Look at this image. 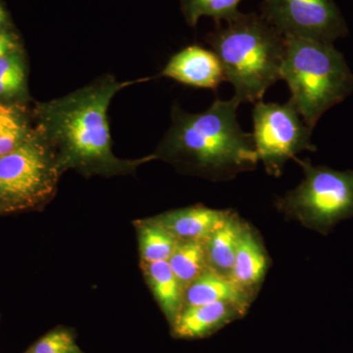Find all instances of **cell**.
Instances as JSON below:
<instances>
[{
    "instance_id": "cell-1",
    "label": "cell",
    "mask_w": 353,
    "mask_h": 353,
    "mask_svg": "<svg viewBox=\"0 0 353 353\" xmlns=\"http://www.w3.org/2000/svg\"><path fill=\"white\" fill-rule=\"evenodd\" d=\"M148 80L118 82L114 77H104L63 97L39 104L37 132L54 152L61 170L78 167L115 172L141 162L123 161L114 157L108 112L120 90Z\"/></svg>"
},
{
    "instance_id": "cell-11",
    "label": "cell",
    "mask_w": 353,
    "mask_h": 353,
    "mask_svg": "<svg viewBox=\"0 0 353 353\" xmlns=\"http://www.w3.org/2000/svg\"><path fill=\"white\" fill-rule=\"evenodd\" d=\"M246 309L232 303H215L183 308L172 324L178 338H203L245 315Z\"/></svg>"
},
{
    "instance_id": "cell-10",
    "label": "cell",
    "mask_w": 353,
    "mask_h": 353,
    "mask_svg": "<svg viewBox=\"0 0 353 353\" xmlns=\"http://www.w3.org/2000/svg\"><path fill=\"white\" fill-rule=\"evenodd\" d=\"M231 214L229 210L196 205L169 211L152 218V220L179 241H206Z\"/></svg>"
},
{
    "instance_id": "cell-18",
    "label": "cell",
    "mask_w": 353,
    "mask_h": 353,
    "mask_svg": "<svg viewBox=\"0 0 353 353\" xmlns=\"http://www.w3.org/2000/svg\"><path fill=\"white\" fill-rule=\"evenodd\" d=\"M241 0H180L188 24L194 27L203 16L213 18L216 24L234 19L240 14Z\"/></svg>"
},
{
    "instance_id": "cell-24",
    "label": "cell",
    "mask_w": 353,
    "mask_h": 353,
    "mask_svg": "<svg viewBox=\"0 0 353 353\" xmlns=\"http://www.w3.org/2000/svg\"><path fill=\"white\" fill-rule=\"evenodd\" d=\"M74 353H81L80 350H78V352H74Z\"/></svg>"
},
{
    "instance_id": "cell-21",
    "label": "cell",
    "mask_w": 353,
    "mask_h": 353,
    "mask_svg": "<svg viewBox=\"0 0 353 353\" xmlns=\"http://www.w3.org/2000/svg\"><path fill=\"white\" fill-rule=\"evenodd\" d=\"M77 350L79 348L71 333L65 330H55L37 341L26 353H60Z\"/></svg>"
},
{
    "instance_id": "cell-17",
    "label": "cell",
    "mask_w": 353,
    "mask_h": 353,
    "mask_svg": "<svg viewBox=\"0 0 353 353\" xmlns=\"http://www.w3.org/2000/svg\"><path fill=\"white\" fill-rule=\"evenodd\" d=\"M139 252L145 263L168 261L179 240L152 219L139 222L138 226Z\"/></svg>"
},
{
    "instance_id": "cell-20",
    "label": "cell",
    "mask_w": 353,
    "mask_h": 353,
    "mask_svg": "<svg viewBox=\"0 0 353 353\" xmlns=\"http://www.w3.org/2000/svg\"><path fill=\"white\" fill-rule=\"evenodd\" d=\"M22 60L14 52L0 58V97H11L21 92L25 85Z\"/></svg>"
},
{
    "instance_id": "cell-23",
    "label": "cell",
    "mask_w": 353,
    "mask_h": 353,
    "mask_svg": "<svg viewBox=\"0 0 353 353\" xmlns=\"http://www.w3.org/2000/svg\"><path fill=\"white\" fill-rule=\"evenodd\" d=\"M6 11L2 8L1 4H0V29L3 27V25L6 24Z\"/></svg>"
},
{
    "instance_id": "cell-16",
    "label": "cell",
    "mask_w": 353,
    "mask_h": 353,
    "mask_svg": "<svg viewBox=\"0 0 353 353\" xmlns=\"http://www.w3.org/2000/svg\"><path fill=\"white\" fill-rule=\"evenodd\" d=\"M168 263L185 292L209 268L205 241H179Z\"/></svg>"
},
{
    "instance_id": "cell-3",
    "label": "cell",
    "mask_w": 353,
    "mask_h": 353,
    "mask_svg": "<svg viewBox=\"0 0 353 353\" xmlns=\"http://www.w3.org/2000/svg\"><path fill=\"white\" fill-rule=\"evenodd\" d=\"M205 41L240 103L261 101L268 88L281 80L285 38L261 15L240 13L217 24Z\"/></svg>"
},
{
    "instance_id": "cell-7",
    "label": "cell",
    "mask_w": 353,
    "mask_h": 353,
    "mask_svg": "<svg viewBox=\"0 0 353 353\" xmlns=\"http://www.w3.org/2000/svg\"><path fill=\"white\" fill-rule=\"evenodd\" d=\"M252 119L255 150L269 175H282L288 160L297 153L317 150L311 139L313 130L290 101L284 104L256 102Z\"/></svg>"
},
{
    "instance_id": "cell-6",
    "label": "cell",
    "mask_w": 353,
    "mask_h": 353,
    "mask_svg": "<svg viewBox=\"0 0 353 353\" xmlns=\"http://www.w3.org/2000/svg\"><path fill=\"white\" fill-rule=\"evenodd\" d=\"M54 152L38 132L13 152L0 157V201L30 206L46 201L61 173Z\"/></svg>"
},
{
    "instance_id": "cell-2",
    "label": "cell",
    "mask_w": 353,
    "mask_h": 353,
    "mask_svg": "<svg viewBox=\"0 0 353 353\" xmlns=\"http://www.w3.org/2000/svg\"><path fill=\"white\" fill-rule=\"evenodd\" d=\"M240 102L216 99L201 113L172 108V125L155 157L192 169L213 181H228L259 163L252 134L238 122Z\"/></svg>"
},
{
    "instance_id": "cell-5",
    "label": "cell",
    "mask_w": 353,
    "mask_h": 353,
    "mask_svg": "<svg viewBox=\"0 0 353 353\" xmlns=\"http://www.w3.org/2000/svg\"><path fill=\"white\" fill-rule=\"evenodd\" d=\"M294 160L303 168L304 178L276 202L281 212L323 234L353 217V170L338 171L314 166L308 159Z\"/></svg>"
},
{
    "instance_id": "cell-4",
    "label": "cell",
    "mask_w": 353,
    "mask_h": 353,
    "mask_svg": "<svg viewBox=\"0 0 353 353\" xmlns=\"http://www.w3.org/2000/svg\"><path fill=\"white\" fill-rule=\"evenodd\" d=\"M281 80L288 83L290 101L311 130L353 92V74L343 53L333 43L315 39L285 38Z\"/></svg>"
},
{
    "instance_id": "cell-14",
    "label": "cell",
    "mask_w": 353,
    "mask_h": 353,
    "mask_svg": "<svg viewBox=\"0 0 353 353\" xmlns=\"http://www.w3.org/2000/svg\"><path fill=\"white\" fill-rule=\"evenodd\" d=\"M243 222L232 212L224 224L205 241L209 268L221 275L231 276L238 252Z\"/></svg>"
},
{
    "instance_id": "cell-22",
    "label": "cell",
    "mask_w": 353,
    "mask_h": 353,
    "mask_svg": "<svg viewBox=\"0 0 353 353\" xmlns=\"http://www.w3.org/2000/svg\"><path fill=\"white\" fill-rule=\"evenodd\" d=\"M17 43L12 34L8 32H0V58L16 52Z\"/></svg>"
},
{
    "instance_id": "cell-8",
    "label": "cell",
    "mask_w": 353,
    "mask_h": 353,
    "mask_svg": "<svg viewBox=\"0 0 353 353\" xmlns=\"http://www.w3.org/2000/svg\"><path fill=\"white\" fill-rule=\"evenodd\" d=\"M261 16L285 38L333 43L348 34L334 0H263Z\"/></svg>"
},
{
    "instance_id": "cell-19",
    "label": "cell",
    "mask_w": 353,
    "mask_h": 353,
    "mask_svg": "<svg viewBox=\"0 0 353 353\" xmlns=\"http://www.w3.org/2000/svg\"><path fill=\"white\" fill-rule=\"evenodd\" d=\"M32 134L17 108L0 103V157L19 148Z\"/></svg>"
},
{
    "instance_id": "cell-15",
    "label": "cell",
    "mask_w": 353,
    "mask_h": 353,
    "mask_svg": "<svg viewBox=\"0 0 353 353\" xmlns=\"http://www.w3.org/2000/svg\"><path fill=\"white\" fill-rule=\"evenodd\" d=\"M148 285L168 321L173 324L183 308V292L168 261L143 262Z\"/></svg>"
},
{
    "instance_id": "cell-13",
    "label": "cell",
    "mask_w": 353,
    "mask_h": 353,
    "mask_svg": "<svg viewBox=\"0 0 353 353\" xmlns=\"http://www.w3.org/2000/svg\"><path fill=\"white\" fill-rule=\"evenodd\" d=\"M252 301L231 278L208 268L183 292V308L209 303H232L248 310Z\"/></svg>"
},
{
    "instance_id": "cell-12",
    "label": "cell",
    "mask_w": 353,
    "mask_h": 353,
    "mask_svg": "<svg viewBox=\"0 0 353 353\" xmlns=\"http://www.w3.org/2000/svg\"><path fill=\"white\" fill-rule=\"evenodd\" d=\"M267 269L268 257L259 236L252 227L243 223L230 278L252 299L263 282Z\"/></svg>"
},
{
    "instance_id": "cell-9",
    "label": "cell",
    "mask_w": 353,
    "mask_h": 353,
    "mask_svg": "<svg viewBox=\"0 0 353 353\" xmlns=\"http://www.w3.org/2000/svg\"><path fill=\"white\" fill-rule=\"evenodd\" d=\"M159 76L189 87L213 90L226 81L215 53L199 46H188L173 55Z\"/></svg>"
}]
</instances>
